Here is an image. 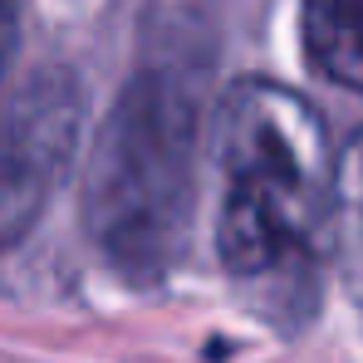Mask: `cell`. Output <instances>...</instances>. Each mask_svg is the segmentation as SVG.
<instances>
[{
  "instance_id": "cell-1",
  "label": "cell",
  "mask_w": 363,
  "mask_h": 363,
  "mask_svg": "<svg viewBox=\"0 0 363 363\" xmlns=\"http://www.w3.org/2000/svg\"><path fill=\"white\" fill-rule=\"evenodd\" d=\"M211 162L226 275L260 295L275 319H300L334 211V162L319 113L270 79H245L216 113Z\"/></svg>"
},
{
  "instance_id": "cell-2",
  "label": "cell",
  "mask_w": 363,
  "mask_h": 363,
  "mask_svg": "<svg viewBox=\"0 0 363 363\" xmlns=\"http://www.w3.org/2000/svg\"><path fill=\"white\" fill-rule=\"evenodd\" d=\"M201 182L196 89L143 69L108 108L84 172V226L123 280H162L186 250Z\"/></svg>"
},
{
  "instance_id": "cell-3",
  "label": "cell",
  "mask_w": 363,
  "mask_h": 363,
  "mask_svg": "<svg viewBox=\"0 0 363 363\" xmlns=\"http://www.w3.org/2000/svg\"><path fill=\"white\" fill-rule=\"evenodd\" d=\"M84 89L64 64L35 69L0 113V250L20 245L74 167Z\"/></svg>"
},
{
  "instance_id": "cell-4",
  "label": "cell",
  "mask_w": 363,
  "mask_h": 363,
  "mask_svg": "<svg viewBox=\"0 0 363 363\" xmlns=\"http://www.w3.org/2000/svg\"><path fill=\"white\" fill-rule=\"evenodd\" d=\"M304 45L329 84L363 94V0H309Z\"/></svg>"
},
{
  "instance_id": "cell-5",
  "label": "cell",
  "mask_w": 363,
  "mask_h": 363,
  "mask_svg": "<svg viewBox=\"0 0 363 363\" xmlns=\"http://www.w3.org/2000/svg\"><path fill=\"white\" fill-rule=\"evenodd\" d=\"M329 245L354 304L363 309V133L334 162V211H329Z\"/></svg>"
},
{
  "instance_id": "cell-6",
  "label": "cell",
  "mask_w": 363,
  "mask_h": 363,
  "mask_svg": "<svg viewBox=\"0 0 363 363\" xmlns=\"http://www.w3.org/2000/svg\"><path fill=\"white\" fill-rule=\"evenodd\" d=\"M15 40H20V15H15L10 0H0V79H5V69L15 60Z\"/></svg>"
}]
</instances>
